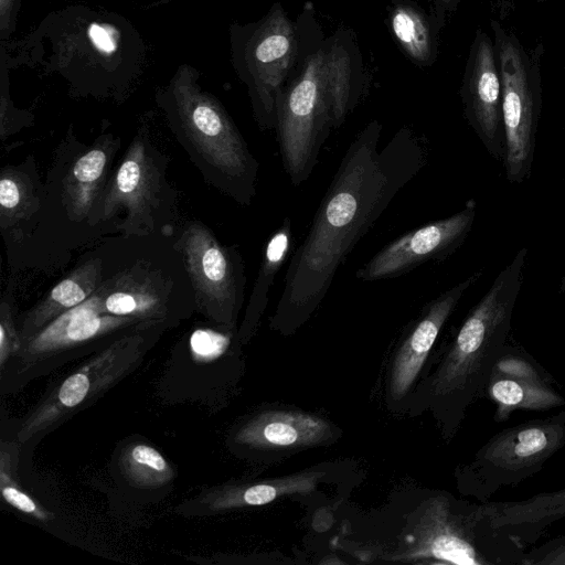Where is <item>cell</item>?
<instances>
[{"mask_svg": "<svg viewBox=\"0 0 565 565\" xmlns=\"http://www.w3.org/2000/svg\"><path fill=\"white\" fill-rule=\"evenodd\" d=\"M382 126L371 121L349 145L303 241L292 252L273 330L290 334L318 309L334 276L395 196L426 166V142L401 128L380 148Z\"/></svg>", "mask_w": 565, "mask_h": 565, "instance_id": "1", "label": "cell"}, {"mask_svg": "<svg viewBox=\"0 0 565 565\" xmlns=\"http://www.w3.org/2000/svg\"><path fill=\"white\" fill-rule=\"evenodd\" d=\"M120 147V138L111 134L85 143L71 129L57 143L44 180L40 220L19 271H54L73 252L118 234L104 221V198Z\"/></svg>", "mask_w": 565, "mask_h": 565, "instance_id": "2", "label": "cell"}, {"mask_svg": "<svg viewBox=\"0 0 565 565\" xmlns=\"http://www.w3.org/2000/svg\"><path fill=\"white\" fill-rule=\"evenodd\" d=\"M526 248L499 273L489 290L469 311L436 371L425 396L450 440L468 408L487 395L492 367L507 343L513 309L521 291Z\"/></svg>", "mask_w": 565, "mask_h": 565, "instance_id": "3", "label": "cell"}, {"mask_svg": "<svg viewBox=\"0 0 565 565\" xmlns=\"http://www.w3.org/2000/svg\"><path fill=\"white\" fill-rule=\"evenodd\" d=\"M99 245L103 279L95 292L108 313L164 327L196 310L173 237L114 234Z\"/></svg>", "mask_w": 565, "mask_h": 565, "instance_id": "4", "label": "cell"}, {"mask_svg": "<svg viewBox=\"0 0 565 565\" xmlns=\"http://www.w3.org/2000/svg\"><path fill=\"white\" fill-rule=\"evenodd\" d=\"M170 157L140 129L116 162L104 198V221L126 236L173 237L179 191L167 178Z\"/></svg>", "mask_w": 565, "mask_h": 565, "instance_id": "5", "label": "cell"}, {"mask_svg": "<svg viewBox=\"0 0 565 565\" xmlns=\"http://www.w3.org/2000/svg\"><path fill=\"white\" fill-rule=\"evenodd\" d=\"M502 82V118L505 138L503 166L510 183L531 174L542 108L541 58L543 45L527 51L518 36L495 19L490 20Z\"/></svg>", "mask_w": 565, "mask_h": 565, "instance_id": "6", "label": "cell"}, {"mask_svg": "<svg viewBox=\"0 0 565 565\" xmlns=\"http://www.w3.org/2000/svg\"><path fill=\"white\" fill-rule=\"evenodd\" d=\"M565 446V408L544 418L507 427L491 436L472 460L458 469L463 494L488 502L499 490L539 473Z\"/></svg>", "mask_w": 565, "mask_h": 565, "instance_id": "7", "label": "cell"}, {"mask_svg": "<svg viewBox=\"0 0 565 565\" xmlns=\"http://www.w3.org/2000/svg\"><path fill=\"white\" fill-rule=\"evenodd\" d=\"M333 126L327 52L311 54L276 102L277 142L282 167L295 186L312 173Z\"/></svg>", "mask_w": 565, "mask_h": 565, "instance_id": "8", "label": "cell"}, {"mask_svg": "<svg viewBox=\"0 0 565 565\" xmlns=\"http://www.w3.org/2000/svg\"><path fill=\"white\" fill-rule=\"evenodd\" d=\"M173 244L190 278L196 311L213 322L234 327L244 302L245 264L237 245H225L199 220L179 223Z\"/></svg>", "mask_w": 565, "mask_h": 565, "instance_id": "9", "label": "cell"}, {"mask_svg": "<svg viewBox=\"0 0 565 565\" xmlns=\"http://www.w3.org/2000/svg\"><path fill=\"white\" fill-rule=\"evenodd\" d=\"M151 329L154 328L125 333L66 377L24 423L19 439L24 443L72 411L85 406L128 373L141 358L148 340L146 333Z\"/></svg>", "mask_w": 565, "mask_h": 565, "instance_id": "10", "label": "cell"}, {"mask_svg": "<svg viewBox=\"0 0 565 565\" xmlns=\"http://www.w3.org/2000/svg\"><path fill=\"white\" fill-rule=\"evenodd\" d=\"M476 213L477 202L470 199L459 212L403 234L362 265L355 277L362 281L395 278L427 262L445 260L468 237Z\"/></svg>", "mask_w": 565, "mask_h": 565, "instance_id": "11", "label": "cell"}, {"mask_svg": "<svg viewBox=\"0 0 565 565\" xmlns=\"http://www.w3.org/2000/svg\"><path fill=\"white\" fill-rule=\"evenodd\" d=\"M461 98L466 118L488 153L503 162L502 82L492 38L478 30L471 44Z\"/></svg>", "mask_w": 565, "mask_h": 565, "instance_id": "12", "label": "cell"}, {"mask_svg": "<svg viewBox=\"0 0 565 565\" xmlns=\"http://www.w3.org/2000/svg\"><path fill=\"white\" fill-rule=\"evenodd\" d=\"M162 327L108 313L96 292L23 341L20 355L29 365L60 352L134 330Z\"/></svg>", "mask_w": 565, "mask_h": 565, "instance_id": "13", "label": "cell"}, {"mask_svg": "<svg viewBox=\"0 0 565 565\" xmlns=\"http://www.w3.org/2000/svg\"><path fill=\"white\" fill-rule=\"evenodd\" d=\"M43 185L33 154L0 170V234L12 271L19 266L38 226Z\"/></svg>", "mask_w": 565, "mask_h": 565, "instance_id": "14", "label": "cell"}, {"mask_svg": "<svg viewBox=\"0 0 565 565\" xmlns=\"http://www.w3.org/2000/svg\"><path fill=\"white\" fill-rule=\"evenodd\" d=\"M476 271L424 306L397 347L388 373V397L404 398L413 387L443 327L465 292L481 277Z\"/></svg>", "mask_w": 565, "mask_h": 565, "instance_id": "15", "label": "cell"}, {"mask_svg": "<svg viewBox=\"0 0 565 565\" xmlns=\"http://www.w3.org/2000/svg\"><path fill=\"white\" fill-rule=\"evenodd\" d=\"M339 436L323 417L297 409H266L250 417L235 441L250 450L287 455L332 443Z\"/></svg>", "mask_w": 565, "mask_h": 565, "instance_id": "16", "label": "cell"}, {"mask_svg": "<svg viewBox=\"0 0 565 565\" xmlns=\"http://www.w3.org/2000/svg\"><path fill=\"white\" fill-rule=\"evenodd\" d=\"M297 55L292 24L278 7L263 25L253 57L256 72V119L260 129H274L280 87Z\"/></svg>", "mask_w": 565, "mask_h": 565, "instance_id": "17", "label": "cell"}, {"mask_svg": "<svg viewBox=\"0 0 565 565\" xmlns=\"http://www.w3.org/2000/svg\"><path fill=\"white\" fill-rule=\"evenodd\" d=\"M478 516L501 540L525 551L565 519V488L523 500L480 503Z\"/></svg>", "mask_w": 565, "mask_h": 565, "instance_id": "18", "label": "cell"}, {"mask_svg": "<svg viewBox=\"0 0 565 565\" xmlns=\"http://www.w3.org/2000/svg\"><path fill=\"white\" fill-rule=\"evenodd\" d=\"M103 279V255L99 241L78 257L72 269L56 282L20 321L22 342L65 311L88 299Z\"/></svg>", "mask_w": 565, "mask_h": 565, "instance_id": "19", "label": "cell"}, {"mask_svg": "<svg viewBox=\"0 0 565 565\" xmlns=\"http://www.w3.org/2000/svg\"><path fill=\"white\" fill-rule=\"evenodd\" d=\"M327 476L322 469H310L281 478L226 487L209 497L214 511L264 505L282 495L309 493Z\"/></svg>", "mask_w": 565, "mask_h": 565, "instance_id": "20", "label": "cell"}, {"mask_svg": "<svg viewBox=\"0 0 565 565\" xmlns=\"http://www.w3.org/2000/svg\"><path fill=\"white\" fill-rule=\"evenodd\" d=\"M487 396L495 404L493 418L505 422L513 412L548 411L564 406L565 398L553 385L513 379L491 373Z\"/></svg>", "mask_w": 565, "mask_h": 565, "instance_id": "21", "label": "cell"}, {"mask_svg": "<svg viewBox=\"0 0 565 565\" xmlns=\"http://www.w3.org/2000/svg\"><path fill=\"white\" fill-rule=\"evenodd\" d=\"M292 230L289 217H284L280 226L271 234L264 248L259 269L252 289L242 332L250 334L268 302L274 280L291 253Z\"/></svg>", "mask_w": 565, "mask_h": 565, "instance_id": "22", "label": "cell"}, {"mask_svg": "<svg viewBox=\"0 0 565 565\" xmlns=\"http://www.w3.org/2000/svg\"><path fill=\"white\" fill-rule=\"evenodd\" d=\"M119 465L126 479L142 489L162 487L174 476L166 458L145 444L128 446L120 456Z\"/></svg>", "mask_w": 565, "mask_h": 565, "instance_id": "23", "label": "cell"}, {"mask_svg": "<svg viewBox=\"0 0 565 565\" xmlns=\"http://www.w3.org/2000/svg\"><path fill=\"white\" fill-rule=\"evenodd\" d=\"M391 26L396 40L415 61H429L433 53L430 31L418 11L407 6L395 8Z\"/></svg>", "mask_w": 565, "mask_h": 565, "instance_id": "24", "label": "cell"}, {"mask_svg": "<svg viewBox=\"0 0 565 565\" xmlns=\"http://www.w3.org/2000/svg\"><path fill=\"white\" fill-rule=\"evenodd\" d=\"M327 62L333 126L339 128L352 107L350 60L341 46H333Z\"/></svg>", "mask_w": 565, "mask_h": 565, "instance_id": "25", "label": "cell"}, {"mask_svg": "<svg viewBox=\"0 0 565 565\" xmlns=\"http://www.w3.org/2000/svg\"><path fill=\"white\" fill-rule=\"evenodd\" d=\"M495 374L553 385L554 377L522 347L504 344L493 367Z\"/></svg>", "mask_w": 565, "mask_h": 565, "instance_id": "26", "label": "cell"}, {"mask_svg": "<svg viewBox=\"0 0 565 565\" xmlns=\"http://www.w3.org/2000/svg\"><path fill=\"white\" fill-rule=\"evenodd\" d=\"M0 489L6 502L14 509L42 522L54 519V514L42 508L12 479L10 455L3 450L0 463Z\"/></svg>", "mask_w": 565, "mask_h": 565, "instance_id": "27", "label": "cell"}, {"mask_svg": "<svg viewBox=\"0 0 565 565\" xmlns=\"http://www.w3.org/2000/svg\"><path fill=\"white\" fill-rule=\"evenodd\" d=\"M15 282L8 279L1 296L0 302V364L4 365L8 358L20 353L22 338L13 319Z\"/></svg>", "mask_w": 565, "mask_h": 565, "instance_id": "28", "label": "cell"}, {"mask_svg": "<svg viewBox=\"0 0 565 565\" xmlns=\"http://www.w3.org/2000/svg\"><path fill=\"white\" fill-rule=\"evenodd\" d=\"M230 340L228 333L211 328H196L189 339L191 355L196 362H211L226 351Z\"/></svg>", "mask_w": 565, "mask_h": 565, "instance_id": "29", "label": "cell"}, {"mask_svg": "<svg viewBox=\"0 0 565 565\" xmlns=\"http://www.w3.org/2000/svg\"><path fill=\"white\" fill-rule=\"evenodd\" d=\"M523 565H565V535L525 551Z\"/></svg>", "mask_w": 565, "mask_h": 565, "instance_id": "30", "label": "cell"}, {"mask_svg": "<svg viewBox=\"0 0 565 565\" xmlns=\"http://www.w3.org/2000/svg\"><path fill=\"white\" fill-rule=\"evenodd\" d=\"M89 38L93 41L94 45L103 52L110 53L116 49V44L114 43L107 31L100 25H90Z\"/></svg>", "mask_w": 565, "mask_h": 565, "instance_id": "31", "label": "cell"}, {"mask_svg": "<svg viewBox=\"0 0 565 565\" xmlns=\"http://www.w3.org/2000/svg\"><path fill=\"white\" fill-rule=\"evenodd\" d=\"M495 8L499 10V12H502V10H507L508 12L512 9V1L513 0H493ZM535 1H545V0H535Z\"/></svg>", "mask_w": 565, "mask_h": 565, "instance_id": "32", "label": "cell"}, {"mask_svg": "<svg viewBox=\"0 0 565 565\" xmlns=\"http://www.w3.org/2000/svg\"><path fill=\"white\" fill-rule=\"evenodd\" d=\"M440 2L445 6L450 7V6L455 4L457 2V0H440Z\"/></svg>", "mask_w": 565, "mask_h": 565, "instance_id": "33", "label": "cell"}, {"mask_svg": "<svg viewBox=\"0 0 565 565\" xmlns=\"http://www.w3.org/2000/svg\"><path fill=\"white\" fill-rule=\"evenodd\" d=\"M559 292H565V275L563 276L559 285Z\"/></svg>", "mask_w": 565, "mask_h": 565, "instance_id": "34", "label": "cell"}]
</instances>
